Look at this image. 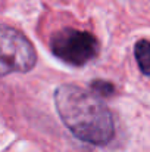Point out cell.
<instances>
[{
    "label": "cell",
    "instance_id": "cell-1",
    "mask_svg": "<svg viewBox=\"0 0 150 152\" xmlns=\"http://www.w3.org/2000/svg\"><path fill=\"white\" fill-rule=\"evenodd\" d=\"M54 105L63 124L80 140L106 145L115 133L113 118L107 106L81 87L63 84L54 92Z\"/></svg>",
    "mask_w": 150,
    "mask_h": 152
},
{
    "label": "cell",
    "instance_id": "cell-2",
    "mask_svg": "<svg viewBox=\"0 0 150 152\" xmlns=\"http://www.w3.org/2000/svg\"><path fill=\"white\" fill-rule=\"evenodd\" d=\"M37 62L31 42L18 30L0 25V77L12 72H28Z\"/></svg>",
    "mask_w": 150,
    "mask_h": 152
},
{
    "label": "cell",
    "instance_id": "cell-3",
    "mask_svg": "<svg viewBox=\"0 0 150 152\" xmlns=\"http://www.w3.org/2000/svg\"><path fill=\"white\" fill-rule=\"evenodd\" d=\"M50 48L51 52L63 62L81 66L97 56L99 42L90 33L63 28L53 34Z\"/></svg>",
    "mask_w": 150,
    "mask_h": 152
},
{
    "label": "cell",
    "instance_id": "cell-4",
    "mask_svg": "<svg viewBox=\"0 0 150 152\" xmlns=\"http://www.w3.org/2000/svg\"><path fill=\"white\" fill-rule=\"evenodd\" d=\"M137 64L143 74L150 75V42L149 40H140L136 43L134 48Z\"/></svg>",
    "mask_w": 150,
    "mask_h": 152
},
{
    "label": "cell",
    "instance_id": "cell-5",
    "mask_svg": "<svg viewBox=\"0 0 150 152\" xmlns=\"http://www.w3.org/2000/svg\"><path fill=\"white\" fill-rule=\"evenodd\" d=\"M93 93L96 96H110L113 92H115V87L112 83L109 81H103V80H96L90 84Z\"/></svg>",
    "mask_w": 150,
    "mask_h": 152
}]
</instances>
